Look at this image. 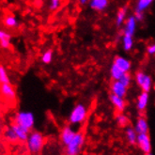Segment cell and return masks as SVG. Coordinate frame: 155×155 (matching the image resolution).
<instances>
[{
	"mask_svg": "<svg viewBox=\"0 0 155 155\" xmlns=\"http://www.w3.org/2000/svg\"><path fill=\"white\" fill-rule=\"evenodd\" d=\"M44 136L41 133L34 131L29 133L28 138L26 140V148L31 154H39L44 146Z\"/></svg>",
	"mask_w": 155,
	"mask_h": 155,
	"instance_id": "1",
	"label": "cell"
},
{
	"mask_svg": "<svg viewBox=\"0 0 155 155\" xmlns=\"http://www.w3.org/2000/svg\"><path fill=\"white\" fill-rule=\"evenodd\" d=\"M14 123L31 132L35 124V116L30 111H19L14 117Z\"/></svg>",
	"mask_w": 155,
	"mask_h": 155,
	"instance_id": "2",
	"label": "cell"
},
{
	"mask_svg": "<svg viewBox=\"0 0 155 155\" xmlns=\"http://www.w3.org/2000/svg\"><path fill=\"white\" fill-rule=\"evenodd\" d=\"M85 134L83 132H78L75 134L74 137L70 142L68 146H66L65 154L66 155H78L81 150L82 146L84 144Z\"/></svg>",
	"mask_w": 155,
	"mask_h": 155,
	"instance_id": "3",
	"label": "cell"
},
{
	"mask_svg": "<svg viewBox=\"0 0 155 155\" xmlns=\"http://www.w3.org/2000/svg\"><path fill=\"white\" fill-rule=\"evenodd\" d=\"M87 108L83 104H76L70 114V122L71 124H79L82 123L87 117Z\"/></svg>",
	"mask_w": 155,
	"mask_h": 155,
	"instance_id": "4",
	"label": "cell"
},
{
	"mask_svg": "<svg viewBox=\"0 0 155 155\" xmlns=\"http://www.w3.org/2000/svg\"><path fill=\"white\" fill-rule=\"evenodd\" d=\"M135 81L137 85L141 87L142 91L150 92L152 87V79L149 74H147L142 71H139L135 74Z\"/></svg>",
	"mask_w": 155,
	"mask_h": 155,
	"instance_id": "5",
	"label": "cell"
},
{
	"mask_svg": "<svg viewBox=\"0 0 155 155\" xmlns=\"http://www.w3.org/2000/svg\"><path fill=\"white\" fill-rule=\"evenodd\" d=\"M137 20L134 15L129 16L124 22V26H123V34L125 35H130L134 36L137 27Z\"/></svg>",
	"mask_w": 155,
	"mask_h": 155,
	"instance_id": "6",
	"label": "cell"
},
{
	"mask_svg": "<svg viewBox=\"0 0 155 155\" xmlns=\"http://www.w3.org/2000/svg\"><path fill=\"white\" fill-rule=\"evenodd\" d=\"M136 143H137L138 147L141 149V150L144 151L145 153L150 152L151 142H150V138L148 134H138Z\"/></svg>",
	"mask_w": 155,
	"mask_h": 155,
	"instance_id": "7",
	"label": "cell"
},
{
	"mask_svg": "<svg viewBox=\"0 0 155 155\" xmlns=\"http://www.w3.org/2000/svg\"><path fill=\"white\" fill-rule=\"evenodd\" d=\"M0 92L8 101H14L16 99V91L11 83L1 84V86H0Z\"/></svg>",
	"mask_w": 155,
	"mask_h": 155,
	"instance_id": "8",
	"label": "cell"
},
{
	"mask_svg": "<svg viewBox=\"0 0 155 155\" xmlns=\"http://www.w3.org/2000/svg\"><path fill=\"white\" fill-rule=\"evenodd\" d=\"M110 89L112 94H115L122 98L127 93V87L124 84H122L120 80H114V82L110 86Z\"/></svg>",
	"mask_w": 155,
	"mask_h": 155,
	"instance_id": "9",
	"label": "cell"
},
{
	"mask_svg": "<svg viewBox=\"0 0 155 155\" xmlns=\"http://www.w3.org/2000/svg\"><path fill=\"white\" fill-rule=\"evenodd\" d=\"M75 134L76 133L72 130L70 126L64 127L63 130L61 131V134H60V140H61L62 144L64 146H68L70 144V142L72 140V138L74 137Z\"/></svg>",
	"mask_w": 155,
	"mask_h": 155,
	"instance_id": "10",
	"label": "cell"
},
{
	"mask_svg": "<svg viewBox=\"0 0 155 155\" xmlns=\"http://www.w3.org/2000/svg\"><path fill=\"white\" fill-rule=\"evenodd\" d=\"M114 64L117 65L120 69H121L124 72H129L132 67V63L131 61L121 56H117L114 59Z\"/></svg>",
	"mask_w": 155,
	"mask_h": 155,
	"instance_id": "11",
	"label": "cell"
},
{
	"mask_svg": "<svg viewBox=\"0 0 155 155\" xmlns=\"http://www.w3.org/2000/svg\"><path fill=\"white\" fill-rule=\"evenodd\" d=\"M12 129L14 130V132L16 133L18 138H19V142H26L30 132L27 131L25 128H23L22 126L16 124V123H13L12 125Z\"/></svg>",
	"mask_w": 155,
	"mask_h": 155,
	"instance_id": "12",
	"label": "cell"
},
{
	"mask_svg": "<svg viewBox=\"0 0 155 155\" xmlns=\"http://www.w3.org/2000/svg\"><path fill=\"white\" fill-rule=\"evenodd\" d=\"M149 92H145V91H142L140 93V95L137 98V103H136V107H137L138 111L142 112L144 111L148 106L149 104Z\"/></svg>",
	"mask_w": 155,
	"mask_h": 155,
	"instance_id": "13",
	"label": "cell"
},
{
	"mask_svg": "<svg viewBox=\"0 0 155 155\" xmlns=\"http://www.w3.org/2000/svg\"><path fill=\"white\" fill-rule=\"evenodd\" d=\"M154 0H137L134 10V14L144 13L152 5Z\"/></svg>",
	"mask_w": 155,
	"mask_h": 155,
	"instance_id": "14",
	"label": "cell"
},
{
	"mask_svg": "<svg viewBox=\"0 0 155 155\" xmlns=\"http://www.w3.org/2000/svg\"><path fill=\"white\" fill-rule=\"evenodd\" d=\"M135 131L137 134H148L149 132V124L145 117H140L137 118L135 123Z\"/></svg>",
	"mask_w": 155,
	"mask_h": 155,
	"instance_id": "15",
	"label": "cell"
},
{
	"mask_svg": "<svg viewBox=\"0 0 155 155\" xmlns=\"http://www.w3.org/2000/svg\"><path fill=\"white\" fill-rule=\"evenodd\" d=\"M109 0H89V7L96 12H103L108 7Z\"/></svg>",
	"mask_w": 155,
	"mask_h": 155,
	"instance_id": "16",
	"label": "cell"
},
{
	"mask_svg": "<svg viewBox=\"0 0 155 155\" xmlns=\"http://www.w3.org/2000/svg\"><path fill=\"white\" fill-rule=\"evenodd\" d=\"M110 101L112 103V104L114 105V107L117 109V111L122 112L125 108V102L122 97L117 96L115 94H111L110 95Z\"/></svg>",
	"mask_w": 155,
	"mask_h": 155,
	"instance_id": "17",
	"label": "cell"
},
{
	"mask_svg": "<svg viewBox=\"0 0 155 155\" xmlns=\"http://www.w3.org/2000/svg\"><path fill=\"white\" fill-rule=\"evenodd\" d=\"M12 40V35L10 33H7L0 29V46L4 49H8L10 47Z\"/></svg>",
	"mask_w": 155,
	"mask_h": 155,
	"instance_id": "18",
	"label": "cell"
},
{
	"mask_svg": "<svg viewBox=\"0 0 155 155\" xmlns=\"http://www.w3.org/2000/svg\"><path fill=\"white\" fill-rule=\"evenodd\" d=\"M4 136H5V139L8 142H11V143L19 142V138H18L16 133L14 132V130L12 129V126L6 129L5 133H4Z\"/></svg>",
	"mask_w": 155,
	"mask_h": 155,
	"instance_id": "19",
	"label": "cell"
},
{
	"mask_svg": "<svg viewBox=\"0 0 155 155\" xmlns=\"http://www.w3.org/2000/svg\"><path fill=\"white\" fill-rule=\"evenodd\" d=\"M122 45H123V49L125 51H127V52L131 51L133 49V47H134V39H133V36L123 34V37H122Z\"/></svg>",
	"mask_w": 155,
	"mask_h": 155,
	"instance_id": "20",
	"label": "cell"
},
{
	"mask_svg": "<svg viewBox=\"0 0 155 155\" xmlns=\"http://www.w3.org/2000/svg\"><path fill=\"white\" fill-rule=\"evenodd\" d=\"M126 16H127V8H120L117 13V16H116V24L117 26H120L121 25L124 24Z\"/></svg>",
	"mask_w": 155,
	"mask_h": 155,
	"instance_id": "21",
	"label": "cell"
},
{
	"mask_svg": "<svg viewBox=\"0 0 155 155\" xmlns=\"http://www.w3.org/2000/svg\"><path fill=\"white\" fill-rule=\"evenodd\" d=\"M124 74L125 72L121 69H120L113 63L112 67L110 68V74H111V77L113 78V80H120Z\"/></svg>",
	"mask_w": 155,
	"mask_h": 155,
	"instance_id": "22",
	"label": "cell"
},
{
	"mask_svg": "<svg viewBox=\"0 0 155 155\" xmlns=\"http://www.w3.org/2000/svg\"><path fill=\"white\" fill-rule=\"evenodd\" d=\"M3 23L7 27H10V28H14V27L19 26V21L14 16H7Z\"/></svg>",
	"mask_w": 155,
	"mask_h": 155,
	"instance_id": "23",
	"label": "cell"
},
{
	"mask_svg": "<svg viewBox=\"0 0 155 155\" xmlns=\"http://www.w3.org/2000/svg\"><path fill=\"white\" fill-rule=\"evenodd\" d=\"M126 135H127V139H128V141H129L130 144H135L136 143L138 134L136 133L135 129L127 128V130H126Z\"/></svg>",
	"mask_w": 155,
	"mask_h": 155,
	"instance_id": "24",
	"label": "cell"
},
{
	"mask_svg": "<svg viewBox=\"0 0 155 155\" xmlns=\"http://www.w3.org/2000/svg\"><path fill=\"white\" fill-rule=\"evenodd\" d=\"M11 83L10 77L7 72V70L3 65H0V85L1 84H8Z\"/></svg>",
	"mask_w": 155,
	"mask_h": 155,
	"instance_id": "25",
	"label": "cell"
},
{
	"mask_svg": "<svg viewBox=\"0 0 155 155\" xmlns=\"http://www.w3.org/2000/svg\"><path fill=\"white\" fill-rule=\"evenodd\" d=\"M53 56H54V53L51 49L46 50L41 56V62L44 63V64H50L53 60Z\"/></svg>",
	"mask_w": 155,
	"mask_h": 155,
	"instance_id": "26",
	"label": "cell"
},
{
	"mask_svg": "<svg viewBox=\"0 0 155 155\" xmlns=\"http://www.w3.org/2000/svg\"><path fill=\"white\" fill-rule=\"evenodd\" d=\"M117 124L120 125V126L124 127V126H127V125L129 124V118L127 117L126 116L120 114V115H118L117 117Z\"/></svg>",
	"mask_w": 155,
	"mask_h": 155,
	"instance_id": "27",
	"label": "cell"
},
{
	"mask_svg": "<svg viewBox=\"0 0 155 155\" xmlns=\"http://www.w3.org/2000/svg\"><path fill=\"white\" fill-rule=\"evenodd\" d=\"M120 81L121 82L122 84H124L127 87H128L131 85L132 82V76L130 75L129 72H125V74L121 76V78L120 79Z\"/></svg>",
	"mask_w": 155,
	"mask_h": 155,
	"instance_id": "28",
	"label": "cell"
},
{
	"mask_svg": "<svg viewBox=\"0 0 155 155\" xmlns=\"http://www.w3.org/2000/svg\"><path fill=\"white\" fill-rule=\"evenodd\" d=\"M61 0H50V5L49 8L51 11H56L59 8Z\"/></svg>",
	"mask_w": 155,
	"mask_h": 155,
	"instance_id": "29",
	"label": "cell"
},
{
	"mask_svg": "<svg viewBox=\"0 0 155 155\" xmlns=\"http://www.w3.org/2000/svg\"><path fill=\"white\" fill-rule=\"evenodd\" d=\"M147 53L150 54V56H153V54H155V43L149 45L148 48H147Z\"/></svg>",
	"mask_w": 155,
	"mask_h": 155,
	"instance_id": "30",
	"label": "cell"
},
{
	"mask_svg": "<svg viewBox=\"0 0 155 155\" xmlns=\"http://www.w3.org/2000/svg\"><path fill=\"white\" fill-rule=\"evenodd\" d=\"M87 1H89V0H79V2L82 4V5H85L87 3Z\"/></svg>",
	"mask_w": 155,
	"mask_h": 155,
	"instance_id": "31",
	"label": "cell"
},
{
	"mask_svg": "<svg viewBox=\"0 0 155 155\" xmlns=\"http://www.w3.org/2000/svg\"><path fill=\"white\" fill-rule=\"evenodd\" d=\"M145 155H152L150 152H147V153H145Z\"/></svg>",
	"mask_w": 155,
	"mask_h": 155,
	"instance_id": "32",
	"label": "cell"
},
{
	"mask_svg": "<svg viewBox=\"0 0 155 155\" xmlns=\"http://www.w3.org/2000/svg\"><path fill=\"white\" fill-rule=\"evenodd\" d=\"M32 155H38V154H32Z\"/></svg>",
	"mask_w": 155,
	"mask_h": 155,
	"instance_id": "33",
	"label": "cell"
}]
</instances>
